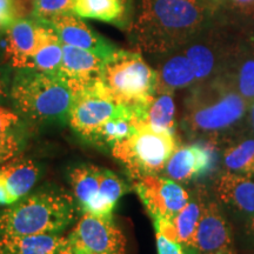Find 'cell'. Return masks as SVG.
<instances>
[{
  "label": "cell",
  "instance_id": "38",
  "mask_svg": "<svg viewBox=\"0 0 254 254\" xmlns=\"http://www.w3.org/2000/svg\"><path fill=\"white\" fill-rule=\"evenodd\" d=\"M208 1H211L212 4H213L215 7H218L220 9V5H221V0H208Z\"/></svg>",
  "mask_w": 254,
  "mask_h": 254
},
{
  "label": "cell",
  "instance_id": "37",
  "mask_svg": "<svg viewBox=\"0 0 254 254\" xmlns=\"http://www.w3.org/2000/svg\"><path fill=\"white\" fill-rule=\"evenodd\" d=\"M5 97V85L4 81H2V75L0 73V100Z\"/></svg>",
  "mask_w": 254,
  "mask_h": 254
},
{
  "label": "cell",
  "instance_id": "1",
  "mask_svg": "<svg viewBox=\"0 0 254 254\" xmlns=\"http://www.w3.org/2000/svg\"><path fill=\"white\" fill-rule=\"evenodd\" d=\"M219 11L208 0H141L127 37L139 52L165 55L194 39Z\"/></svg>",
  "mask_w": 254,
  "mask_h": 254
},
{
  "label": "cell",
  "instance_id": "28",
  "mask_svg": "<svg viewBox=\"0 0 254 254\" xmlns=\"http://www.w3.org/2000/svg\"><path fill=\"white\" fill-rule=\"evenodd\" d=\"M220 11L245 27H254V0H221Z\"/></svg>",
  "mask_w": 254,
  "mask_h": 254
},
{
  "label": "cell",
  "instance_id": "8",
  "mask_svg": "<svg viewBox=\"0 0 254 254\" xmlns=\"http://www.w3.org/2000/svg\"><path fill=\"white\" fill-rule=\"evenodd\" d=\"M116 118L135 119V116L132 109L114 99L101 80L73 92L68 124L82 139L101 124Z\"/></svg>",
  "mask_w": 254,
  "mask_h": 254
},
{
  "label": "cell",
  "instance_id": "33",
  "mask_svg": "<svg viewBox=\"0 0 254 254\" xmlns=\"http://www.w3.org/2000/svg\"><path fill=\"white\" fill-rule=\"evenodd\" d=\"M157 238V250L158 254H186L183 245L167 239L160 233H155Z\"/></svg>",
  "mask_w": 254,
  "mask_h": 254
},
{
  "label": "cell",
  "instance_id": "35",
  "mask_svg": "<svg viewBox=\"0 0 254 254\" xmlns=\"http://www.w3.org/2000/svg\"><path fill=\"white\" fill-rule=\"evenodd\" d=\"M247 233L254 240V214L250 217L249 221H247Z\"/></svg>",
  "mask_w": 254,
  "mask_h": 254
},
{
  "label": "cell",
  "instance_id": "12",
  "mask_svg": "<svg viewBox=\"0 0 254 254\" xmlns=\"http://www.w3.org/2000/svg\"><path fill=\"white\" fill-rule=\"evenodd\" d=\"M6 58L15 68H20L21 64L41 47L59 40L55 28L47 21L31 14L15 21L6 31Z\"/></svg>",
  "mask_w": 254,
  "mask_h": 254
},
{
  "label": "cell",
  "instance_id": "17",
  "mask_svg": "<svg viewBox=\"0 0 254 254\" xmlns=\"http://www.w3.org/2000/svg\"><path fill=\"white\" fill-rule=\"evenodd\" d=\"M206 205L207 202L201 192H195L172 220L153 221L155 233H160L167 239L176 241L183 245L184 249L195 251L196 230Z\"/></svg>",
  "mask_w": 254,
  "mask_h": 254
},
{
  "label": "cell",
  "instance_id": "15",
  "mask_svg": "<svg viewBox=\"0 0 254 254\" xmlns=\"http://www.w3.org/2000/svg\"><path fill=\"white\" fill-rule=\"evenodd\" d=\"M41 174L38 163L13 158L0 165V206H9L31 192Z\"/></svg>",
  "mask_w": 254,
  "mask_h": 254
},
{
  "label": "cell",
  "instance_id": "36",
  "mask_svg": "<svg viewBox=\"0 0 254 254\" xmlns=\"http://www.w3.org/2000/svg\"><path fill=\"white\" fill-rule=\"evenodd\" d=\"M247 38H249L250 45L254 52V27H249V30H247Z\"/></svg>",
  "mask_w": 254,
  "mask_h": 254
},
{
  "label": "cell",
  "instance_id": "11",
  "mask_svg": "<svg viewBox=\"0 0 254 254\" xmlns=\"http://www.w3.org/2000/svg\"><path fill=\"white\" fill-rule=\"evenodd\" d=\"M134 190L153 221H171L190 200L185 187L159 174L135 179Z\"/></svg>",
  "mask_w": 254,
  "mask_h": 254
},
{
  "label": "cell",
  "instance_id": "9",
  "mask_svg": "<svg viewBox=\"0 0 254 254\" xmlns=\"http://www.w3.org/2000/svg\"><path fill=\"white\" fill-rule=\"evenodd\" d=\"M67 239L74 254H126V237L113 218L84 213Z\"/></svg>",
  "mask_w": 254,
  "mask_h": 254
},
{
  "label": "cell",
  "instance_id": "4",
  "mask_svg": "<svg viewBox=\"0 0 254 254\" xmlns=\"http://www.w3.org/2000/svg\"><path fill=\"white\" fill-rule=\"evenodd\" d=\"M9 95L15 110L28 119L68 123L73 92L59 74L18 68Z\"/></svg>",
  "mask_w": 254,
  "mask_h": 254
},
{
  "label": "cell",
  "instance_id": "21",
  "mask_svg": "<svg viewBox=\"0 0 254 254\" xmlns=\"http://www.w3.org/2000/svg\"><path fill=\"white\" fill-rule=\"evenodd\" d=\"M0 254H74L60 233L0 236Z\"/></svg>",
  "mask_w": 254,
  "mask_h": 254
},
{
  "label": "cell",
  "instance_id": "39",
  "mask_svg": "<svg viewBox=\"0 0 254 254\" xmlns=\"http://www.w3.org/2000/svg\"><path fill=\"white\" fill-rule=\"evenodd\" d=\"M27 1L30 2V4H32V2H33V1H36V0H27Z\"/></svg>",
  "mask_w": 254,
  "mask_h": 254
},
{
  "label": "cell",
  "instance_id": "25",
  "mask_svg": "<svg viewBox=\"0 0 254 254\" xmlns=\"http://www.w3.org/2000/svg\"><path fill=\"white\" fill-rule=\"evenodd\" d=\"M145 126L155 132H170L176 134V103L174 93L155 92L145 111L144 118L136 125Z\"/></svg>",
  "mask_w": 254,
  "mask_h": 254
},
{
  "label": "cell",
  "instance_id": "3",
  "mask_svg": "<svg viewBox=\"0 0 254 254\" xmlns=\"http://www.w3.org/2000/svg\"><path fill=\"white\" fill-rule=\"evenodd\" d=\"M74 198L59 190L28 193L0 209V236L62 233L77 215Z\"/></svg>",
  "mask_w": 254,
  "mask_h": 254
},
{
  "label": "cell",
  "instance_id": "7",
  "mask_svg": "<svg viewBox=\"0 0 254 254\" xmlns=\"http://www.w3.org/2000/svg\"><path fill=\"white\" fill-rule=\"evenodd\" d=\"M178 146L177 134L138 126L128 138L114 144L111 153L135 180L144 176L163 173L167 160Z\"/></svg>",
  "mask_w": 254,
  "mask_h": 254
},
{
  "label": "cell",
  "instance_id": "27",
  "mask_svg": "<svg viewBox=\"0 0 254 254\" xmlns=\"http://www.w3.org/2000/svg\"><path fill=\"white\" fill-rule=\"evenodd\" d=\"M63 62V44L60 40L53 41L38 50L21 64L20 68H32L37 71L59 74ZM18 69V68H17Z\"/></svg>",
  "mask_w": 254,
  "mask_h": 254
},
{
  "label": "cell",
  "instance_id": "19",
  "mask_svg": "<svg viewBox=\"0 0 254 254\" xmlns=\"http://www.w3.org/2000/svg\"><path fill=\"white\" fill-rule=\"evenodd\" d=\"M218 200L244 217L254 214V177L224 172L215 182Z\"/></svg>",
  "mask_w": 254,
  "mask_h": 254
},
{
  "label": "cell",
  "instance_id": "29",
  "mask_svg": "<svg viewBox=\"0 0 254 254\" xmlns=\"http://www.w3.org/2000/svg\"><path fill=\"white\" fill-rule=\"evenodd\" d=\"M27 0H0V32H6L19 19L31 13Z\"/></svg>",
  "mask_w": 254,
  "mask_h": 254
},
{
  "label": "cell",
  "instance_id": "2",
  "mask_svg": "<svg viewBox=\"0 0 254 254\" xmlns=\"http://www.w3.org/2000/svg\"><path fill=\"white\" fill-rule=\"evenodd\" d=\"M250 104L224 77L190 88L184 104L183 127L190 138L208 139L220 148L249 131Z\"/></svg>",
  "mask_w": 254,
  "mask_h": 254
},
{
  "label": "cell",
  "instance_id": "26",
  "mask_svg": "<svg viewBox=\"0 0 254 254\" xmlns=\"http://www.w3.org/2000/svg\"><path fill=\"white\" fill-rule=\"evenodd\" d=\"M136 129V120L134 118H116L101 124L85 136L84 140L95 147L112 148L114 144L128 138Z\"/></svg>",
  "mask_w": 254,
  "mask_h": 254
},
{
  "label": "cell",
  "instance_id": "23",
  "mask_svg": "<svg viewBox=\"0 0 254 254\" xmlns=\"http://www.w3.org/2000/svg\"><path fill=\"white\" fill-rule=\"evenodd\" d=\"M129 0H75L73 13L84 19L103 21L120 30H127L133 18Z\"/></svg>",
  "mask_w": 254,
  "mask_h": 254
},
{
  "label": "cell",
  "instance_id": "20",
  "mask_svg": "<svg viewBox=\"0 0 254 254\" xmlns=\"http://www.w3.org/2000/svg\"><path fill=\"white\" fill-rule=\"evenodd\" d=\"M159 57L160 60L155 67V73H157L155 92L174 93L177 90H184V88L190 90V87L196 85L194 71L182 49Z\"/></svg>",
  "mask_w": 254,
  "mask_h": 254
},
{
  "label": "cell",
  "instance_id": "16",
  "mask_svg": "<svg viewBox=\"0 0 254 254\" xmlns=\"http://www.w3.org/2000/svg\"><path fill=\"white\" fill-rule=\"evenodd\" d=\"M105 60L90 51L63 44L59 75L67 82L72 92L79 91L100 80Z\"/></svg>",
  "mask_w": 254,
  "mask_h": 254
},
{
  "label": "cell",
  "instance_id": "5",
  "mask_svg": "<svg viewBox=\"0 0 254 254\" xmlns=\"http://www.w3.org/2000/svg\"><path fill=\"white\" fill-rule=\"evenodd\" d=\"M100 80L114 99L133 110L138 125L155 94V69L140 52L118 49L105 60Z\"/></svg>",
  "mask_w": 254,
  "mask_h": 254
},
{
  "label": "cell",
  "instance_id": "18",
  "mask_svg": "<svg viewBox=\"0 0 254 254\" xmlns=\"http://www.w3.org/2000/svg\"><path fill=\"white\" fill-rule=\"evenodd\" d=\"M104 168L92 164L74 166L68 173V183L77 208L82 213L104 217L100 201V183Z\"/></svg>",
  "mask_w": 254,
  "mask_h": 254
},
{
  "label": "cell",
  "instance_id": "32",
  "mask_svg": "<svg viewBox=\"0 0 254 254\" xmlns=\"http://www.w3.org/2000/svg\"><path fill=\"white\" fill-rule=\"evenodd\" d=\"M21 124V119L18 113L12 110L0 106V134L13 133L15 128Z\"/></svg>",
  "mask_w": 254,
  "mask_h": 254
},
{
  "label": "cell",
  "instance_id": "6",
  "mask_svg": "<svg viewBox=\"0 0 254 254\" xmlns=\"http://www.w3.org/2000/svg\"><path fill=\"white\" fill-rule=\"evenodd\" d=\"M247 28L219 11L217 18L183 47L196 84L220 77Z\"/></svg>",
  "mask_w": 254,
  "mask_h": 254
},
{
  "label": "cell",
  "instance_id": "30",
  "mask_svg": "<svg viewBox=\"0 0 254 254\" xmlns=\"http://www.w3.org/2000/svg\"><path fill=\"white\" fill-rule=\"evenodd\" d=\"M75 0H36L32 2L31 15L41 20H49L55 15L73 12Z\"/></svg>",
  "mask_w": 254,
  "mask_h": 254
},
{
  "label": "cell",
  "instance_id": "14",
  "mask_svg": "<svg viewBox=\"0 0 254 254\" xmlns=\"http://www.w3.org/2000/svg\"><path fill=\"white\" fill-rule=\"evenodd\" d=\"M196 254H238L232 228L217 202L206 205L195 234Z\"/></svg>",
  "mask_w": 254,
  "mask_h": 254
},
{
  "label": "cell",
  "instance_id": "24",
  "mask_svg": "<svg viewBox=\"0 0 254 254\" xmlns=\"http://www.w3.org/2000/svg\"><path fill=\"white\" fill-rule=\"evenodd\" d=\"M221 163L225 172L254 177V135L246 131L222 146Z\"/></svg>",
  "mask_w": 254,
  "mask_h": 254
},
{
  "label": "cell",
  "instance_id": "22",
  "mask_svg": "<svg viewBox=\"0 0 254 254\" xmlns=\"http://www.w3.org/2000/svg\"><path fill=\"white\" fill-rule=\"evenodd\" d=\"M247 30L220 77L226 78L251 105L254 100V52L247 38Z\"/></svg>",
  "mask_w": 254,
  "mask_h": 254
},
{
  "label": "cell",
  "instance_id": "34",
  "mask_svg": "<svg viewBox=\"0 0 254 254\" xmlns=\"http://www.w3.org/2000/svg\"><path fill=\"white\" fill-rule=\"evenodd\" d=\"M249 131L254 135V100L251 103L249 110Z\"/></svg>",
  "mask_w": 254,
  "mask_h": 254
},
{
  "label": "cell",
  "instance_id": "31",
  "mask_svg": "<svg viewBox=\"0 0 254 254\" xmlns=\"http://www.w3.org/2000/svg\"><path fill=\"white\" fill-rule=\"evenodd\" d=\"M23 147V141L14 133L0 134V165L15 158Z\"/></svg>",
  "mask_w": 254,
  "mask_h": 254
},
{
  "label": "cell",
  "instance_id": "10",
  "mask_svg": "<svg viewBox=\"0 0 254 254\" xmlns=\"http://www.w3.org/2000/svg\"><path fill=\"white\" fill-rule=\"evenodd\" d=\"M221 158L220 146L208 139L179 145L167 160L163 173L174 182L190 183L214 173Z\"/></svg>",
  "mask_w": 254,
  "mask_h": 254
},
{
  "label": "cell",
  "instance_id": "40",
  "mask_svg": "<svg viewBox=\"0 0 254 254\" xmlns=\"http://www.w3.org/2000/svg\"><path fill=\"white\" fill-rule=\"evenodd\" d=\"M129 1H133V0H129Z\"/></svg>",
  "mask_w": 254,
  "mask_h": 254
},
{
  "label": "cell",
  "instance_id": "13",
  "mask_svg": "<svg viewBox=\"0 0 254 254\" xmlns=\"http://www.w3.org/2000/svg\"><path fill=\"white\" fill-rule=\"evenodd\" d=\"M46 21L55 28L64 45L90 51L104 59H107L118 50L113 43L95 32L73 12L55 15Z\"/></svg>",
  "mask_w": 254,
  "mask_h": 254
}]
</instances>
